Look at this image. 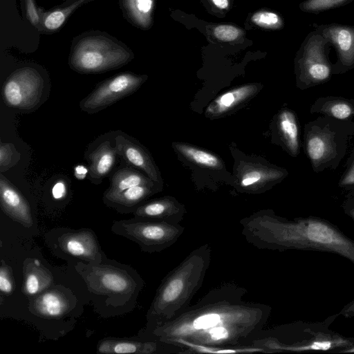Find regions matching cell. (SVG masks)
<instances>
[{"instance_id": "cell-21", "label": "cell", "mask_w": 354, "mask_h": 354, "mask_svg": "<svg viewBox=\"0 0 354 354\" xmlns=\"http://www.w3.org/2000/svg\"><path fill=\"white\" fill-rule=\"evenodd\" d=\"M137 185L156 186L152 180L138 169L127 165L118 168L110 178L109 187L103 196H110Z\"/></svg>"}, {"instance_id": "cell-16", "label": "cell", "mask_w": 354, "mask_h": 354, "mask_svg": "<svg viewBox=\"0 0 354 354\" xmlns=\"http://www.w3.org/2000/svg\"><path fill=\"white\" fill-rule=\"evenodd\" d=\"M0 204L2 211L13 221L25 227L32 226L29 203L2 173L0 174Z\"/></svg>"}, {"instance_id": "cell-39", "label": "cell", "mask_w": 354, "mask_h": 354, "mask_svg": "<svg viewBox=\"0 0 354 354\" xmlns=\"http://www.w3.org/2000/svg\"><path fill=\"white\" fill-rule=\"evenodd\" d=\"M88 167L82 165H78L74 168V176L77 180H84L88 176Z\"/></svg>"}, {"instance_id": "cell-42", "label": "cell", "mask_w": 354, "mask_h": 354, "mask_svg": "<svg viewBox=\"0 0 354 354\" xmlns=\"http://www.w3.org/2000/svg\"><path fill=\"white\" fill-rule=\"evenodd\" d=\"M351 214L352 215V216L354 218V209H353L351 212Z\"/></svg>"}, {"instance_id": "cell-10", "label": "cell", "mask_w": 354, "mask_h": 354, "mask_svg": "<svg viewBox=\"0 0 354 354\" xmlns=\"http://www.w3.org/2000/svg\"><path fill=\"white\" fill-rule=\"evenodd\" d=\"M145 75L123 72L99 83L80 102V108L88 114L97 113L135 93L147 80Z\"/></svg>"}, {"instance_id": "cell-28", "label": "cell", "mask_w": 354, "mask_h": 354, "mask_svg": "<svg viewBox=\"0 0 354 354\" xmlns=\"http://www.w3.org/2000/svg\"><path fill=\"white\" fill-rule=\"evenodd\" d=\"M174 147L185 158L198 165L209 169L222 167L220 158L209 151L184 143H175Z\"/></svg>"}, {"instance_id": "cell-18", "label": "cell", "mask_w": 354, "mask_h": 354, "mask_svg": "<svg viewBox=\"0 0 354 354\" xmlns=\"http://www.w3.org/2000/svg\"><path fill=\"white\" fill-rule=\"evenodd\" d=\"M160 191L156 186L137 185L110 196H103L104 203L119 213L129 214L133 211L148 198Z\"/></svg>"}, {"instance_id": "cell-32", "label": "cell", "mask_w": 354, "mask_h": 354, "mask_svg": "<svg viewBox=\"0 0 354 354\" xmlns=\"http://www.w3.org/2000/svg\"><path fill=\"white\" fill-rule=\"evenodd\" d=\"M214 37L223 42L235 41L245 35L241 28L231 24H217L212 28Z\"/></svg>"}, {"instance_id": "cell-8", "label": "cell", "mask_w": 354, "mask_h": 354, "mask_svg": "<svg viewBox=\"0 0 354 354\" xmlns=\"http://www.w3.org/2000/svg\"><path fill=\"white\" fill-rule=\"evenodd\" d=\"M53 250L86 264L100 263L104 258L95 232L88 228L61 227L51 230L46 238Z\"/></svg>"}, {"instance_id": "cell-31", "label": "cell", "mask_w": 354, "mask_h": 354, "mask_svg": "<svg viewBox=\"0 0 354 354\" xmlns=\"http://www.w3.org/2000/svg\"><path fill=\"white\" fill-rule=\"evenodd\" d=\"M21 159V153L10 142H0V171L3 173L13 167Z\"/></svg>"}, {"instance_id": "cell-33", "label": "cell", "mask_w": 354, "mask_h": 354, "mask_svg": "<svg viewBox=\"0 0 354 354\" xmlns=\"http://www.w3.org/2000/svg\"><path fill=\"white\" fill-rule=\"evenodd\" d=\"M323 111L327 114L339 120H344L353 114L351 105L344 101H333L326 104Z\"/></svg>"}, {"instance_id": "cell-37", "label": "cell", "mask_w": 354, "mask_h": 354, "mask_svg": "<svg viewBox=\"0 0 354 354\" xmlns=\"http://www.w3.org/2000/svg\"><path fill=\"white\" fill-rule=\"evenodd\" d=\"M67 192V185L64 180H58L53 185L52 194L55 199L60 200L64 198Z\"/></svg>"}, {"instance_id": "cell-7", "label": "cell", "mask_w": 354, "mask_h": 354, "mask_svg": "<svg viewBox=\"0 0 354 354\" xmlns=\"http://www.w3.org/2000/svg\"><path fill=\"white\" fill-rule=\"evenodd\" d=\"M46 80L42 74L32 66H23L15 70L2 86V99L10 108L22 113L37 109L46 100Z\"/></svg>"}, {"instance_id": "cell-36", "label": "cell", "mask_w": 354, "mask_h": 354, "mask_svg": "<svg viewBox=\"0 0 354 354\" xmlns=\"http://www.w3.org/2000/svg\"><path fill=\"white\" fill-rule=\"evenodd\" d=\"M27 17L36 27L40 28L44 12L36 6L34 0H25Z\"/></svg>"}, {"instance_id": "cell-24", "label": "cell", "mask_w": 354, "mask_h": 354, "mask_svg": "<svg viewBox=\"0 0 354 354\" xmlns=\"http://www.w3.org/2000/svg\"><path fill=\"white\" fill-rule=\"evenodd\" d=\"M177 346L183 348V354H239L263 353L261 348L251 345L241 346H211L183 341L178 343Z\"/></svg>"}, {"instance_id": "cell-15", "label": "cell", "mask_w": 354, "mask_h": 354, "mask_svg": "<svg viewBox=\"0 0 354 354\" xmlns=\"http://www.w3.org/2000/svg\"><path fill=\"white\" fill-rule=\"evenodd\" d=\"M132 214L135 218L179 224L186 214V209L176 198L165 196L145 201Z\"/></svg>"}, {"instance_id": "cell-9", "label": "cell", "mask_w": 354, "mask_h": 354, "mask_svg": "<svg viewBox=\"0 0 354 354\" xmlns=\"http://www.w3.org/2000/svg\"><path fill=\"white\" fill-rule=\"evenodd\" d=\"M330 46L315 29L307 35L295 59L299 77L302 82L316 84L330 77L332 72L328 59Z\"/></svg>"}, {"instance_id": "cell-17", "label": "cell", "mask_w": 354, "mask_h": 354, "mask_svg": "<svg viewBox=\"0 0 354 354\" xmlns=\"http://www.w3.org/2000/svg\"><path fill=\"white\" fill-rule=\"evenodd\" d=\"M72 295L61 288H49L34 297L30 309L37 315L46 318H59L72 308Z\"/></svg>"}, {"instance_id": "cell-11", "label": "cell", "mask_w": 354, "mask_h": 354, "mask_svg": "<svg viewBox=\"0 0 354 354\" xmlns=\"http://www.w3.org/2000/svg\"><path fill=\"white\" fill-rule=\"evenodd\" d=\"M183 348L158 340L104 338L97 345V353L104 354H183Z\"/></svg>"}, {"instance_id": "cell-19", "label": "cell", "mask_w": 354, "mask_h": 354, "mask_svg": "<svg viewBox=\"0 0 354 354\" xmlns=\"http://www.w3.org/2000/svg\"><path fill=\"white\" fill-rule=\"evenodd\" d=\"M257 91V84H248L226 91L209 104L205 113L211 117L223 115L249 100Z\"/></svg>"}, {"instance_id": "cell-30", "label": "cell", "mask_w": 354, "mask_h": 354, "mask_svg": "<svg viewBox=\"0 0 354 354\" xmlns=\"http://www.w3.org/2000/svg\"><path fill=\"white\" fill-rule=\"evenodd\" d=\"M353 0H305L299 5L307 13L318 14L348 3Z\"/></svg>"}, {"instance_id": "cell-22", "label": "cell", "mask_w": 354, "mask_h": 354, "mask_svg": "<svg viewBox=\"0 0 354 354\" xmlns=\"http://www.w3.org/2000/svg\"><path fill=\"white\" fill-rule=\"evenodd\" d=\"M125 17L134 26L147 30L153 24L155 0H120Z\"/></svg>"}, {"instance_id": "cell-25", "label": "cell", "mask_w": 354, "mask_h": 354, "mask_svg": "<svg viewBox=\"0 0 354 354\" xmlns=\"http://www.w3.org/2000/svg\"><path fill=\"white\" fill-rule=\"evenodd\" d=\"M333 149L331 138L326 133L315 131L308 136L306 150L315 165L326 160L331 154Z\"/></svg>"}, {"instance_id": "cell-29", "label": "cell", "mask_w": 354, "mask_h": 354, "mask_svg": "<svg viewBox=\"0 0 354 354\" xmlns=\"http://www.w3.org/2000/svg\"><path fill=\"white\" fill-rule=\"evenodd\" d=\"M251 21L255 26L268 30H279L283 28V18L276 12L261 10L255 12L251 17Z\"/></svg>"}, {"instance_id": "cell-4", "label": "cell", "mask_w": 354, "mask_h": 354, "mask_svg": "<svg viewBox=\"0 0 354 354\" xmlns=\"http://www.w3.org/2000/svg\"><path fill=\"white\" fill-rule=\"evenodd\" d=\"M77 272L89 292L105 299V304L118 310L133 308L145 281L133 268L106 259L96 265L78 261Z\"/></svg>"}, {"instance_id": "cell-34", "label": "cell", "mask_w": 354, "mask_h": 354, "mask_svg": "<svg viewBox=\"0 0 354 354\" xmlns=\"http://www.w3.org/2000/svg\"><path fill=\"white\" fill-rule=\"evenodd\" d=\"M14 290V281L10 268L1 261L0 268V290L1 293L10 295Z\"/></svg>"}, {"instance_id": "cell-20", "label": "cell", "mask_w": 354, "mask_h": 354, "mask_svg": "<svg viewBox=\"0 0 354 354\" xmlns=\"http://www.w3.org/2000/svg\"><path fill=\"white\" fill-rule=\"evenodd\" d=\"M23 272V290L28 296L35 297L53 284L51 272L36 259H26L24 262Z\"/></svg>"}, {"instance_id": "cell-23", "label": "cell", "mask_w": 354, "mask_h": 354, "mask_svg": "<svg viewBox=\"0 0 354 354\" xmlns=\"http://www.w3.org/2000/svg\"><path fill=\"white\" fill-rule=\"evenodd\" d=\"M282 176L283 172L279 170L262 166H252L242 172L239 185L245 190L257 191Z\"/></svg>"}, {"instance_id": "cell-41", "label": "cell", "mask_w": 354, "mask_h": 354, "mask_svg": "<svg viewBox=\"0 0 354 354\" xmlns=\"http://www.w3.org/2000/svg\"><path fill=\"white\" fill-rule=\"evenodd\" d=\"M342 314L347 317L354 316V301L345 307L344 310H342Z\"/></svg>"}, {"instance_id": "cell-12", "label": "cell", "mask_w": 354, "mask_h": 354, "mask_svg": "<svg viewBox=\"0 0 354 354\" xmlns=\"http://www.w3.org/2000/svg\"><path fill=\"white\" fill-rule=\"evenodd\" d=\"M113 140L120 158L127 165L139 169L162 188L160 172L151 156L136 140L124 133L113 135Z\"/></svg>"}, {"instance_id": "cell-26", "label": "cell", "mask_w": 354, "mask_h": 354, "mask_svg": "<svg viewBox=\"0 0 354 354\" xmlns=\"http://www.w3.org/2000/svg\"><path fill=\"white\" fill-rule=\"evenodd\" d=\"M88 0H76L64 7L55 8L44 13L40 29L44 32L58 30L66 22L68 17L82 3Z\"/></svg>"}, {"instance_id": "cell-38", "label": "cell", "mask_w": 354, "mask_h": 354, "mask_svg": "<svg viewBox=\"0 0 354 354\" xmlns=\"http://www.w3.org/2000/svg\"><path fill=\"white\" fill-rule=\"evenodd\" d=\"M212 6L221 11H228L230 6V0H209Z\"/></svg>"}, {"instance_id": "cell-14", "label": "cell", "mask_w": 354, "mask_h": 354, "mask_svg": "<svg viewBox=\"0 0 354 354\" xmlns=\"http://www.w3.org/2000/svg\"><path fill=\"white\" fill-rule=\"evenodd\" d=\"M317 30L333 46L339 63L347 68L354 66V26L338 24H313Z\"/></svg>"}, {"instance_id": "cell-13", "label": "cell", "mask_w": 354, "mask_h": 354, "mask_svg": "<svg viewBox=\"0 0 354 354\" xmlns=\"http://www.w3.org/2000/svg\"><path fill=\"white\" fill-rule=\"evenodd\" d=\"M95 147H88L85 159L88 162V178L94 185L100 184L105 177L109 176L119 157L112 138L95 140Z\"/></svg>"}, {"instance_id": "cell-5", "label": "cell", "mask_w": 354, "mask_h": 354, "mask_svg": "<svg viewBox=\"0 0 354 354\" xmlns=\"http://www.w3.org/2000/svg\"><path fill=\"white\" fill-rule=\"evenodd\" d=\"M133 54L123 44L101 32H89L76 39L71 46L68 64L82 74H95L119 68Z\"/></svg>"}, {"instance_id": "cell-2", "label": "cell", "mask_w": 354, "mask_h": 354, "mask_svg": "<svg viewBox=\"0 0 354 354\" xmlns=\"http://www.w3.org/2000/svg\"><path fill=\"white\" fill-rule=\"evenodd\" d=\"M240 225L245 241L257 248L323 250L354 263V241L326 221L313 218L288 221L263 209L242 218Z\"/></svg>"}, {"instance_id": "cell-40", "label": "cell", "mask_w": 354, "mask_h": 354, "mask_svg": "<svg viewBox=\"0 0 354 354\" xmlns=\"http://www.w3.org/2000/svg\"><path fill=\"white\" fill-rule=\"evenodd\" d=\"M342 185H351L354 184V163L342 179Z\"/></svg>"}, {"instance_id": "cell-27", "label": "cell", "mask_w": 354, "mask_h": 354, "mask_svg": "<svg viewBox=\"0 0 354 354\" xmlns=\"http://www.w3.org/2000/svg\"><path fill=\"white\" fill-rule=\"evenodd\" d=\"M278 127L283 142L292 155L299 150L298 127L292 112L283 110L278 119Z\"/></svg>"}, {"instance_id": "cell-35", "label": "cell", "mask_w": 354, "mask_h": 354, "mask_svg": "<svg viewBox=\"0 0 354 354\" xmlns=\"http://www.w3.org/2000/svg\"><path fill=\"white\" fill-rule=\"evenodd\" d=\"M338 342L331 340L315 341L309 344H298L290 349L292 351H304L309 350L326 351L337 346Z\"/></svg>"}, {"instance_id": "cell-1", "label": "cell", "mask_w": 354, "mask_h": 354, "mask_svg": "<svg viewBox=\"0 0 354 354\" xmlns=\"http://www.w3.org/2000/svg\"><path fill=\"white\" fill-rule=\"evenodd\" d=\"M247 292L236 283H222L169 321L143 330L140 337L176 346L183 341L211 346L250 345L265 328L271 308L244 300Z\"/></svg>"}, {"instance_id": "cell-3", "label": "cell", "mask_w": 354, "mask_h": 354, "mask_svg": "<svg viewBox=\"0 0 354 354\" xmlns=\"http://www.w3.org/2000/svg\"><path fill=\"white\" fill-rule=\"evenodd\" d=\"M208 243L194 249L162 280L149 308L144 330L162 324L183 312L203 283L211 262Z\"/></svg>"}, {"instance_id": "cell-6", "label": "cell", "mask_w": 354, "mask_h": 354, "mask_svg": "<svg viewBox=\"0 0 354 354\" xmlns=\"http://www.w3.org/2000/svg\"><path fill=\"white\" fill-rule=\"evenodd\" d=\"M185 227L163 221L131 218L115 221L111 232L137 243L142 251L159 252L174 245Z\"/></svg>"}]
</instances>
